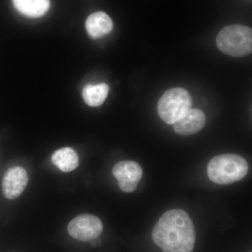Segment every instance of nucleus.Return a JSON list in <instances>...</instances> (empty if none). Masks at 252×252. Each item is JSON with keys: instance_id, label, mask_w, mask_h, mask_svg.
<instances>
[{"instance_id": "nucleus-7", "label": "nucleus", "mask_w": 252, "mask_h": 252, "mask_svg": "<svg viewBox=\"0 0 252 252\" xmlns=\"http://www.w3.org/2000/svg\"><path fill=\"white\" fill-rule=\"evenodd\" d=\"M28 182V172L21 167H13L4 174L2 180V192L4 197L9 200L18 198Z\"/></svg>"}, {"instance_id": "nucleus-2", "label": "nucleus", "mask_w": 252, "mask_h": 252, "mask_svg": "<svg viewBox=\"0 0 252 252\" xmlns=\"http://www.w3.org/2000/svg\"><path fill=\"white\" fill-rule=\"evenodd\" d=\"M209 179L217 185H228L243 180L249 171L248 162L237 154L214 157L207 165Z\"/></svg>"}, {"instance_id": "nucleus-1", "label": "nucleus", "mask_w": 252, "mask_h": 252, "mask_svg": "<svg viewBox=\"0 0 252 252\" xmlns=\"http://www.w3.org/2000/svg\"><path fill=\"white\" fill-rule=\"evenodd\" d=\"M152 238L163 252H193L195 241L193 221L184 210H169L154 226Z\"/></svg>"}, {"instance_id": "nucleus-11", "label": "nucleus", "mask_w": 252, "mask_h": 252, "mask_svg": "<svg viewBox=\"0 0 252 252\" xmlns=\"http://www.w3.org/2000/svg\"><path fill=\"white\" fill-rule=\"evenodd\" d=\"M15 8L21 14L31 18H39L47 12L49 0H12Z\"/></svg>"}, {"instance_id": "nucleus-3", "label": "nucleus", "mask_w": 252, "mask_h": 252, "mask_svg": "<svg viewBox=\"0 0 252 252\" xmlns=\"http://www.w3.org/2000/svg\"><path fill=\"white\" fill-rule=\"evenodd\" d=\"M217 45L223 54L233 57H243L252 52V31L242 25H232L223 28L217 37Z\"/></svg>"}, {"instance_id": "nucleus-9", "label": "nucleus", "mask_w": 252, "mask_h": 252, "mask_svg": "<svg viewBox=\"0 0 252 252\" xmlns=\"http://www.w3.org/2000/svg\"><path fill=\"white\" fill-rule=\"evenodd\" d=\"M114 24L112 18L102 11L94 13L88 17L86 28L89 35L94 38L102 37L112 31Z\"/></svg>"}, {"instance_id": "nucleus-6", "label": "nucleus", "mask_w": 252, "mask_h": 252, "mask_svg": "<svg viewBox=\"0 0 252 252\" xmlns=\"http://www.w3.org/2000/svg\"><path fill=\"white\" fill-rule=\"evenodd\" d=\"M112 173L118 181L119 188L126 193H131L137 189L143 175L140 165L131 160L117 162L113 167Z\"/></svg>"}, {"instance_id": "nucleus-10", "label": "nucleus", "mask_w": 252, "mask_h": 252, "mask_svg": "<svg viewBox=\"0 0 252 252\" xmlns=\"http://www.w3.org/2000/svg\"><path fill=\"white\" fill-rule=\"evenodd\" d=\"M51 160L56 166L64 172L73 171L79 164V156L70 147H64L56 151L51 157Z\"/></svg>"}, {"instance_id": "nucleus-5", "label": "nucleus", "mask_w": 252, "mask_h": 252, "mask_svg": "<svg viewBox=\"0 0 252 252\" xmlns=\"http://www.w3.org/2000/svg\"><path fill=\"white\" fill-rule=\"evenodd\" d=\"M67 230L73 238L81 241H91L101 235L103 225L98 217L90 214H83L69 222Z\"/></svg>"}, {"instance_id": "nucleus-13", "label": "nucleus", "mask_w": 252, "mask_h": 252, "mask_svg": "<svg viewBox=\"0 0 252 252\" xmlns=\"http://www.w3.org/2000/svg\"><path fill=\"white\" fill-rule=\"evenodd\" d=\"M91 245H92L94 248L98 247L101 245V240L99 238L94 239V240H91Z\"/></svg>"}, {"instance_id": "nucleus-8", "label": "nucleus", "mask_w": 252, "mask_h": 252, "mask_svg": "<svg viewBox=\"0 0 252 252\" xmlns=\"http://www.w3.org/2000/svg\"><path fill=\"white\" fill-rule=\"evenodd\" d=\"M205 114L198 109H190L178 122L174 124V130L178 135L189 136L200 132L205 125Z\"/></svg>"}, {"instance_id": "nucleus-12", "label": "nucleus", "mask_w": 252, "mask_h": 252, "mask_svg": "<svg viewBox=\"0 0 252 252\" xmlns=\"http://www.w3.org/2000/svg\"><path fill=\"white\" fill-rule=\"evenodd\" d=\"M109 86L106 84H89L83 90L84 102L91 107H99L104 103L108 96Z\"/></svg>"}, {"instance_id": "nucleus-4", "label": "nucleus", "mask_w": 252, "mask_h": 252, "mask_svg": "<svg viewBox=\"0 0 252 252\" xmlns=\"http://www.w3.org/2000/svg\"><path fill=\"white\" fill-rule=\"evenodd\" d=\"M192 99L182 88L169 89L158 102V114L167 124H175L190 109Z\"/></svg>"}]
</instances>
